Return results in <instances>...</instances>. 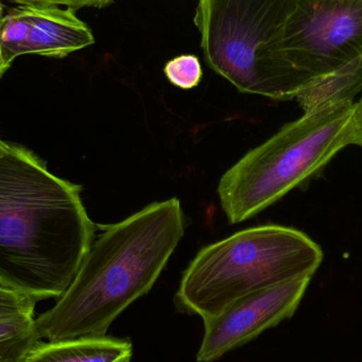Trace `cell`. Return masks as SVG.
I'll return each mask as SVG.
<instances>
[{"mask_svg":"<svg viewBox=\"0 0 362 362\" xmlns=\"http://www.w3.org/2000/svg\"><path fill=\"white\" fill-rule=\"evenodd\" d=\"M29 25L27 54L65 57L95 44L90 28L71 8L21 6Z\"/></svg>","mask_w":362,"mask_h":362,"instance_id":"obj_8","label":"cell"},{"mask_svg":"<svg viewBox=\"0 0 362 362\" xmlns=\"http://www.w3.org/2000/svg\"><path fill=\"white\" fill-rule=\"evenodd\" d=\"M132 357L131 340L105 335L38 341L23 362H131Z\"/></svg>","mask_w":362,"mask_h":362,"instance_id":"obj_9","label":"cell"},{"mask_svg":"<svg viewBox=\"0 0 362 362\" xmlns=\"http://www.w3.org/2000/svg\"><path fill=\"white\" fill-rule=\"evenodd\" d=\"M362 93V55L336 71L315 81L295 99L304 112L331 106L355 104Z\"/></svg>","mask_w":362,"mask_h":362,"instance_id":"obj_10","label":"cell"},{"mask_svg":"<svg viewBox=\"0 0 362 362\" xmlns=\"http://www.w3.org/2000/svg\"><path fill=\"white\" fill-rule=\"evenodd\" d=\"M362 55V0H296L276 45L291 99Z\"/></svg>","mask_w":362,"mask_h":362,"instance_id":"obj_6","label":"cell"},{"mask_svg":"<svg viewBox=\"0 0 362 362\" xmlns=\"http://www.w3.org/2000/svg\"><path fill=\"white\" fill-rule=\"evenodd\" d=\"M296 0H198L194 23L211 69L240 93L291 100L276 45Z\"/></svg>","mask_w":362,"mask_h":362,"instance_id":"obj_5","label":"cell"},{"mask_svg":"<svg viewBox=\"0 0 362 362\" xmlns=\"http://www.w3.org/2000/svg\"><path fill=\"white\" fill-rule=\"evenodd\" d=\"M355 104L304 112L230 168L217 187L228 221L259 214L355 144Z\"/></svg>","mask_w":362,"mask_h":362,"instance_id":"obj_4","label":"cell"},{"mask_svg":"<svg viewBox=\"0 0 362 362\" xmlns=\"http://www.w3.org/2000/svg\"><path fill=\"white\" fill-rule=\"evenodd\" d=\"M37 303L29 296L0 286V320L17 316H34Z\"/></svg>","mask_w":362,"mask_h":362,"instance_id":"obj_14","label":"cell"},{"mask_svg":"<svg viewBox=\"0 0 362 362\" xmlns=\"http://www.w3.org/2000/svg\"><path fill=\"white\" fill-rule=\"evenodd\" d=\"M8 2L19 4V6H65L71 10L88 8H104L110 6L115 0H8Z\"/></svg>","mask_w":362,"mask_h":362,"instance_id":"obj_15","label":"cell"},{"mask_svg":"<svg viewBox=\"0 0 362 362\" xmlns=\"http://www.w3.org/2000/svg\"><path fill=\"white\" fill-rule=\"evenodd\" d=\"M81 187L18 144L0 146V286L59 299L95 240Z\"/></svg>","mask_w":362,"mask_h":362,"instance_id":"obj_1","label":"cell"},{"mask_svg":"<svg viewBox=\"0 0 362 362\" xmlns=\"http://www.w3.org/2000/svg\"><path fill=\"white\" fill-rule=\"evenodd\" d=\"M29 25L21 6L8 11L0 25V50L2 59L11 66L16 57L27 54Z\"/></svg>","mask_w":362,"mask_h":362,"instance_id":"obj_12","label":"cell"},{"mask_svg":"<svg viewBox=\"0 0 362 362\" xmlns=\"http://www.w3.org/2000/svg\"><path fill=\"white\" fill-rule=\"evenodd\" d=\"M33 316L0 320V362H23L40 341Z\"/></svg>","mask_w":362,"mask_h":362,"instance_id":"obj_11","label":"cell"},{"mask_svg":"<svg viewBox=\"0 0 362 362\" xmlns=\"http://www.w3.org/2000/svg\"><path fill=\"white\" fill-rule=\"evenodd\" d=\"M180 199L154 202L93 240L65 293L35 319L49 341L105 336L134 302L150 293L185 234Z\"/></svg>","mask_w":362,"mask_h":362,"instance_id":"obj_2","label":"cell"},{"mask_svg":"<svg viewBox=\"0 0 362 362\" xmlns=\"http://www.w3.org/2000/svg\"><path fill=\"white\" fill-rule=\"evenodd\" d=\"M355 144L362 148V93L361 99L355 104Z\"/></svg>","mask_w":362,"mask_h":362,"instance_id":"obj_16","label":"cell"},{"mask_svg":"<svg viewBox=\"0 0 362 362\" xmlns=\"http://www.w3.org/2000/svg\"><path fill=\"white\" fill-rule=\"evenodd\" d=\"M2 142H4V141H2L1 139H0V146H1Z\"/></svg>","mask_w":362,"mask_h":362,"instance_id":"obj_18","label":"cell"},{"mask_svg":"<svg viewBox=\"0 0 362 362\" xmlns=\"http://www.w3.org/2000/svg\"><path fill=\"white\" fill-rule=\"evenodd\" d=\"M2 18H4V6H2L1 2H0V25H1ZM10 68V65L6 63L2 59L1 50H0V78H2L4 74H6V70Z\"/></svg>","mask_w":362,"mask_h":362,"instance_id":"obj_17","label":"cell"},{"mask_svg":"<svg viewBox=\"0 0 362 362\" xmlns=\"http://www.w3.org/2000/svg\"><path fill=\"white\" fill-rule=\"evenodd\" d=\"M165 74L174 86L187 90L198 86L202 81V65L195 55H180L165 65Z\"/></svg>","mask_w":362,"mask_h":362,"instance_id":"obj_13","label":"cell"},{"mask_svg":"<svg viewBox=\"0 0 362 362\" xmlns=\"http://www.w3.org/2000/svg\"><path fill=\"white\" fill-rule=\"evenodd\" d=\"M310 276L295 279L236 300L217 316L204 320L198 362H213L293 317Z\"/></svg>","mask_w":362,"mask_h":362,"instance_id":"obj_7","label":"cell"},{"mask_svg":"<svg viewBox=\"0 0 362 362\" xmlns=\"http://www.w3.org/2000/svg\"><path fill=\"white\" fill-rule=\"evenodd\" d=\"M322 259L320 246L299 230L279 225L248 228L196 255L183 272L175 305L206 320L255 291L313 278Z\"/></svg>","mask_w":362,"mask_h":362,"instance_id":"obj_3","label":"cell"}]
</instances>
